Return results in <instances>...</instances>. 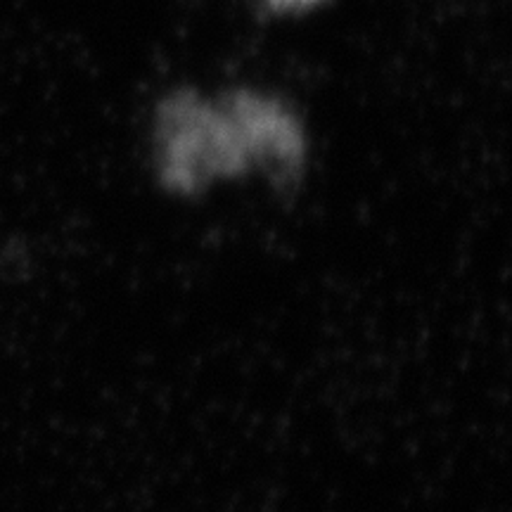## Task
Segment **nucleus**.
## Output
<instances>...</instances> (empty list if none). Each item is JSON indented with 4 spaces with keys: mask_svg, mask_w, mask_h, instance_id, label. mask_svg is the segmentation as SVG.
<instances>
[{
    "mask_svg": "<svg viewBox=\"0 0 512 512\" xmlns=\"http://www.w3.org/2000/svg\"><path fill=\"white\" fill-rule=\"evenodd\" d=\"M268 8L278 12H297V10H309L313 5H318L320 0H264Z\"/></svg>",
    "mask_w": 512,
    "mask_h": 512,
    "instance_id": "2",
    "label": "nucleus"
},
{
    "mask_svg": "<svg viewBox=\"0 0 512 512\" xmlns=\"http://www.w3.org/2000/svg\"><path fill=\"white\" fill-rule=\"evenodd\" d=\"M155 150L157 174L176 195L249 174L287 185L306 164L302 121L283 100L256 91L171 93L157 107Z\"/></svg>",
    "mask_w": 512,
    "mask_h": 512,
    "instance_id": "1",
    "label": "nucleus"
}]
</instances>
